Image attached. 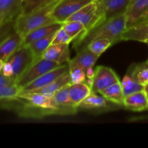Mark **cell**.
I'll list each match as a JSON object with an SVG mask.
<instances>
[{
  "label": "cell",
  "instance_id": "cell-1",
  "mask_svg": "<svg viewBox=\"0 0 148 148\" xmlns=\"http://www.w3.org/2000/svg\"><path fill=\"white\" fill-rule=\"evenodd\" d=\"M60 0H54L43 8L27 14H20L14 20V30L22 38L30 32L46 25L55 23L52 13Z\"/></svg>",
  "mask_w": 148,
  "mask_h": 148
},
{
  "label": "cell",
  "instance_id": "cell-2",
  "mask_svg": "<svg viewBox=\"0 0 148 148\" xmlns=\"http://www.w3.org/2000/svg\"><path fill=\"white\" fill-rule=\"evenodd\" d=\"M127 29L126 17L124 14L107 20L90 30L79 43L78 48H85L92 40L98 38H108L116 43L121 40V36Z\"/></svg>",
  "mask_w": 148,
  "mask_h": 148
},
{
  "label": "cell",
  "instance_id": "cell-3",
  "mask_svg": "<svg viewBox=\"0 0 148 148\" xmlns=\"http://www.w3.org/2000/svg\"><path fill=\"white\" fill-rule=\"evenodd\" d=\"M130 0H95L96 12L91 30L104 21L124 14Z\"/></svg>",
  "mask_w": 148,
  "mask_h": 148
},
{
  "label": "cell",
  "instance_id": "cell-4",
  "mask_svg": "<svg viewBox=\"0 0 148 148\" xmlns=\"http://www.w3.org/2000/svg\"><path fill=\"white\" fill-rule=\"evenodd\" d=\"M57 62H51L42 58L40 60L35 62L16 81V84L20 88H24L29 83L33 82L38 77L43 75V74L61 66Z\"/></svg>",
  "mask_w": 148,
  "mask_h": 148
},
{
  "label": "cell",
  "instance_id": "cell-5",
  "mask_svg": "<svg viewBox=\"0 0 148 148\" xmlns=\"http://www.w3.org/2000/svg\"><path fill=\"white\" fill-rule=\"evenodd\" d=\"M7 61L12 66V78L17 81V79L34 63V57L29 46H21Z\"/></svg>",
  "mask_w": 148,
  "mask_h": 148
},
{
  "label": "cell",
  "instance_id": "cell-6",
  "mask_svg": "<svg viewBox=\"0 0 148 148\" xmlns=\"http://www.w3.org/2000/svg\"><path fill=\"white\" fill-rule=\"evenodd\" d=\"M95 0H60L52 13L55 22L64 23L72 14Z\"/></svg>",
  "mask_w": 148,
  "mask_h": 148
},
{
  "label": "cell",
  "instance_id": "cell-7",
  "mask_svg": "<svg viewBox=\"0 0 148 148\" xmlns=\"http://www.w3.org/2000/svg\"><path fill=\"white\" fill-rule=\"evenodd\" d=\"M124 15L127 29L148 20V0H130Z\"/></svg>",
  "mask_w": 148,
  "mask_h": 148
},
{
  "label": "cell",
  "instance_id": "cell-8",
  "mask_svg": "<svg viewBox=\"0 0 148 148\" xmlns=\"http://www.w3.org/2000/svg\"><path fill=\"white\" fill-rule=\"evenodd\" d=\"M93 84L91 88L92 92L100 93L106 88L120 82L118 76L112 69L107 66H98L95 70Z\"/></svg>",
  "mask_w": 148,
  "mask_h": 148
},
{
  "label": "cell",
  "instance_id": "cell-9",
  "mask_svg": "<svg viewBox=\"0 0 148 148\" xmlns=\"http://www.w3.org/2000/svg\"><path fill=\"white\" fill-rule=\"evenodd\" d=\"M17 99L24 100L30 106L41 108L49 112H57L59 107L52 97H48L38 92H19Z\"/></svg>",
  "mask_w": 148,
  "mask_h": 148
},
{
  "label": "cell",
  "instance_id": "cell-10",
  "mask_svg": "<svg viewBox=\"0 0 148 148\" xmlns=\"http://www.w3.org/2000/svg\"><path fill=\"white\" fill-rule=\"evenodd\" d=\"M67 70H69L68 64H64L61 65V66L43 74V75L40 76L37 79L33 80V82L22 88L20 90L23 92H30V91L40 89L43 87L47 86Z\"/></svg>",
  "mask_w": 148,
  "mask_h": 148
},
{
  "label": "cell",
  "instance_id": "cell-11",
  "mask_svg": "<svg viewBox=\"0 0 148 148\" xmlns=\"http://www.w3.org/2000/svg\"><path fill=\"white\" fill-rule=\"evenodd\" d=\"M98 58L99 56L91 52L87 47L82 48L79 50L77 56L68 62L69 69L79 68L86 72L88 68L93 67Z\"/></svg>",
  "mask_w": 148,
  "mask_h": 148
},
{
  "label": "cell",
  "instance_id": "cell-12",
  "mask_svg": "<svg viewBox=\"0 0 148 148\" xmlns=\"http://www.w3.org/2000/svg\"><path fill=\"white\" fill-rule=\"evenodd\" d=\"M23 0H0V24L15 20L21 14Z\"/></svg>",
  "mask_w": 148,
  "mask_h": 148
},
{
  "label": "cell",
  "instance_id": "cell-13",
  "mask_svg": "<svg viewBox=\"0 0 148 148\" xmlns=\"http://www.w3.org/2000/svg\"><path fill=\"white\" fill-rule=\"evenodd\" d=\"M42 58L57 62L60 64L68 63L70 60L69 44H51L44 52Z\"/></svg>",
  "mask_w": 148,
  "mask_h": 148
},
{
  "label": "cell",
  "instance_id": "cell-14",
  "mask_svg": "<svg viewBox=\"0 0 148 148\" xmlns=\"http://www.w3.org/2000/svg\"><path fill=\"white\" fill-rule=\"evenodd\" d=\"M96 12V3L95 1L87 4L77 12L72 14L66 21H77L85 25L88 32L91 30L92 22Z\"/></svg>",
  "mask_w": 148,
  "mask_h": 148
},
{
  "label": "cell",
  "instance_id": "cell-15",
  "mask_svg": "<svg viewBox=\"0 0 148 148\" xmlns=\"http://www.w3.org/2000/svg\"><path fill=\"white\" fill-rule=\"evenodd\" d=\"M23 44V38L14 30L0 43V59L6 62Z\"/></svg>",
  "mask_w": 148,
  "mask_h": 148
},
{
  "label": "cell",
  "instance_id": "cell-16",
  "mask_svg": "<svg viewBox=\"0 0 148 148\" xmlns=\"http://www.w3.org/2000/svg\"><path fill=\"white\" fill-rule=\"evenodd\" d=\"M62 27V23H55L46 25L35 29L33 31L30 32L23 38L22 46H29L31 43L38 40V39L49 36L52 33H55L59 29Z\"/></svg>",
  "mask_w": 148,
  "mask_h": 148
},
{
  "label": "cell",
  "instance_id": "cell-17",
  "mask_svg": "<svg viewBox=\"0 0 148 148\" xmlns=\"http://www.w3.org/2000/svg\"><path fill=\"white\" fill-rule=\"evenodd\" d=\"M148 40V20L126 29L121 40H135L143 42Z\"/></svg>",
  "mask_w": 148,
  "mask_h": 148
},
{
  "label": "cell",
  "instance_id": "cell-18",
  "mask_svg": "<svg viewBox=\"0 0 148 148\" xmlns=\"http://www.w3.org/2000/svg\"><path fill=\"white\" fill-rule=\"evenodd\" d=\"M124 106L126 108L133 111H143L147 109L148 100L146 91L144 90L125 96Z\"/></svg>",
  "mask_w": 148,
  "mask_h": 148
},
{
  "label": "cell",
  "instance_id": "cell-19",
  "mask_svg": "<svg viewBox=\"0 0 148 148\" xmlns=\"http://www.w3.org/2000/svg\"><path fill=\"white\" fill-rule=\"evenodd\" d=\"M69 84H72L71 82V77H70V73H69V70H67L66 72L62 74L61 76L56 79H55L53 82L49 84L47 86H45L43 88H40V89L30 91V92H23L20 90V92H38V93L43 94V95H46L48 97H52L53 94L60 90L61 88H63L64 86Z\"/></svg>",
  "mask_w": 148,
  "mask_h": 148
},
{
  "label": "cell",
  "instance_id": "cell-20",
  "mask_svg": "<svg viewBox=\"0 0 148 148\" xmlns=\"http://www.w3.org/2000/svg\"><path fill=\"white\" fill-rule=\"evenodd\" d=\"M62 27L66 30V33L70 36L72 40H75L74 47H78L79 43L82 41L86 35L88 30L82 23L77 21H66L62 23Z\"/></svg>",
  "mask_w": 148,
  "mask_h": 148
},
{
  "label": "cell",
  "instance_id": "cell-21",
  "mask_svg": "<svg viewBox=\"0 0 148 148\" xmlns=\"http://www.w3.org/2000/svg\"><path fill=\"white\" fill-rule=\"evenodd\" d=\"M92 92L90 87L85 82L77 84H71L69 88V96L74 106L78 108L79 104Z\"/></svg>",
  "mask_w": 148,
  "mask_h": 148
},
{
  "label": "cell",
  "instance_id": "cell-22",
  "mask_svg": "<svg viewBox=\"0 0 148 148\" xmlns=\"http://www.w3.org/2000/svg\"><path fill=\"white\" fill-rule=\"evenodd\" d=\"M70 85L71 84H69V85L64 86L60 90L56 91L52 96L54 102L56 103L57 106L59 107V110L62 108L64 111L66 109L69 111L70 110L72 111H75V109L77 108V107L74 106L72 105L70 96H69Z\"/></svg>",
  "mask_w": 148,
  "mask_h": 148
},
{
  "label": "cell",
  "instance_id": "cell-23",
  "mask_svg": "<svg viewBox=\"0 0 148 148\" xmlns=\"http://www.w3.org/2000/svg\"><path fill=\"white\" fill-rule=\"evenodd\" d=\"M99 94L102 95L108 101L119 105H124V95L121 87V81L111 85L101 91Z\"/></svg>",
  "mask_w": 148,
  "mask_h": 148
},
{
  "label": "cell",
  "instance_id": "cell-24",
  "mask_svg": "<svg viewBox=\"0 0 148 148\" xmlns=\"http://www.w3.org/2000/svg\"><path fill=\"white\" fill-rule=\"evenodd\" d=\"M54 34L55 33H52L49 36L38 39V40L30 43L29 46H29L30 49L31 50L32 53H33V57H34V62L42 59L44 52L49 48V46L51 44Z\"/></svg>",
  "mask_w": 148,
  "mask_h": 148
},
{
  "label": "cell",
  "instance_id": "cell-25",
  "mask_svg": "<svg viewBox=\"0 0 148 148\" xmlns=\"http://www.w3.org/2000/svg\"><path fill=\"white\" fill-rule=\"evenodd\" d=\"M108 100L102 95H98L97 92H91V93L79 104V107L84 108H101L107 106Z\"/></svg>",
  "mask_w": 148,
  "mask_h": 148
},
{
  "label": "cell",
  "instance_id": "cell-26",
  "mask_svg": "<svg viewBox=\"0 0 148 148\" xmlns=\"http://www.w3.org/2000/svg\"><path fill=\"white\" fill-rule=\"evenodd\" d=\"M121 84L124 96L145 90V87L136 81L130 74H127L123 77Z\"/></svg>",
  "mask_w": 148,
  "mask_h": 148
},
{
  "label": "cell",
  "instance_id": "cell-27",
  "mask_svg": "<svg viewBox=\"0 0 148 148\" xmlns=\"http://www.w3.org/2000/svg\"><path fill=\"white\" fill-rule=\"evenodd\" d=\"M128 74L144 87L148 85V65L146 62L132 66L131 71Z\"/></svg>",
  "mask_w": 148,
  "mask_h": 148
},
{
  "label": "cell",
  "instance_id": "cell-28",
  "mask_svg": "<svg viewBox=\"0 0 148 148\" xmlns=\"http://www.w3.org/2000/svg\"><path fill=\"white\" fill-rule=\"evenodd\" d=\"M114 44L111 40L108 38H98L92 40L86 46L91 52L100 56L106 51L110 46Z\"/></svg>",
  "mask_w": 148,
  "mask_h": 148
},
{
  "label": "cell",
  "instance_id": "cell-29",
  "mask_svg": "<svg viewBox=\"0 0 148 148\" xmlns=\"http://www.w3.org/2000/svg\"><path fill=\"white\" fill-rule=\"evenodd\" d=\"M53 1L54 0H23L21 14H27L43 8Z\"/></svg>",
  "mask_w": 148,
  "mask_h": 148
},
{
  "label": "cell",
  "instance_id": "cell-30",
  "mask_svg": "<svg viewBox=\"0 0 148 148\" xmlns=\"http://www.w3.org/2000/svg\"><path fill=\"white\" fill-rule=\"evenodd\" d=\"M21 88L17 85H7L0 86V101L1 100H16Z\"/></svg>",
  "mask_w": 148,
  "mask_h": 148
},
{
  "label": "cell",
  "instance_id": "cell-31",
  "mask_svg": "<svg viewBox=\"0 0 148 148\" xmlns=\"http://www.w3.org/2000/svg\"><path fill=\"white\" fill-rule=\"evenodd\" d=\"M72 38L69 34L66 32V30L61 27L55 33L53 36V40L51 44H69L72 41Z\"/></svg>",
  "mask_w": 148,
  "mask_h": 148
},
{
  "label": "cell",
  "instance_id": "cell-32",
  "mask_svg": "<svg viewBox=\"0 0 148 148\" xmlns=\"http://www.w3.org/2000/svg\"><path fill=\"white\" fill-rule=\"evenodd\" d=\"M14 20L0 24V43L14 31Z\"/></svg>",
  "mask_w": 148,
  "mask_h": 148
},
{
  "label": "cell",
  "instance_id": "cell-33",
  "mask_svg": "<svg viewBox=\"0 0 148 148\" xmlns=\"http://www.w3.org/2000/svg\"><path fill=\"white\" fill-rule=\"evenodd\" d=\"M69 70L70 73L72 84L81 83V82H83L86 79V73L82 69L76 68V69H69Z\"/></svg>",
  "mask_w": 148,
  "mask_h": 148
},
{
  "label": "cell",
  "instance_id": "cell-34",
  "mask_svg": "<svg viewBox=\"0 0 148 148\" xmlns=\"http://www.w3.org/2000/svg\"><path fill=\"white\" fill-rule=\"evenodd\" d=\"M1 72H2V73L4 74L5 76L12 78L13 68H12V66L11 64H10L8 61L4 62V64H3V67H2V69H1Z\"/></svg>",
  "mask_w": 148,
  "mask_h": 148
},
{
  "label": "cell",
  "instance_id": "cell-35",
  "mask_svg": "<svg viewBox=\"0 0 148 148\" xmlns=\"http://www.w3.org/2000/svg\"><path fill=\"white\" fill-rule=\"evenodd\" d=\"M16 84V81L13 78L5 76L1 72H0V86L1 85H14Z\"/></svg>",
  "mask_w": 148,
  "mask_h": 148
},
{
  "label": "cell",
  "instance_id": "cell-36",
  "mask_svg": "<svg viewBox=\"0 0 148 148\" xmlns=\"http://www.w3.org/2000/svg\"><path fill=\"white\" fill-rule=\"evenodd\" d=\"M85 73H86V77L92 78V79H93L95 75V72L93 70L92 67L88 68L86 70V72H85Z\"/></svg>",
  "mask_w": 148,
  "mask_h": 148
},
{
  "label": "cell",
  "instance_id": "cell-37",
  "mask_svg": "<svg viewBox=\"0 0 148 148\" xmlns=\"http://www.w3.org/2000/svg\"><path fill=\"white\" fill-rule=\"evenodd\" d=\"M84 82H85V83L86 84V85H88L89 87L92 88V84H93V79H92V78H88V77H86V79H85Z\"/></svg>",
  "mask_w": 148,
  "mask_h": 148
},
{
  "label": "cell",
  "instance_id": "cell-38",
  "mask_svg": "<svg viewBox=\"0 0 148 148\" xmlns=\"http://www.w3.org/2000/svg\"><path fill=\"white\" fill-rule=\"evenodd\" d=\"M3 64H4V62L0 59V72H1V69H2V67H3Z\"/></svg>",
  "mask_w": 148,
  "mask_h": 148
},
{
  "label": "cell",
  "instance_id": "cell-39",
  "mask_svg": "<svg viewBox=\"0 0 148 148\" xmlns=\"http://www.w3.org/2000/svg\"><path fill=\"white\" fill-rule=\"evenodd\" d=\"M145 90L146 92H148V85L145 87Z\"/></svg>",
  "mask_w": 148,
  "mask_h": 148
},
{
  "label": "cell",
  "instance_id": "cell-40",
  "mask_svg": "<svg viewBox=\"0 0 148 148\" xmlns=\"http://www.w3.org/2000/svg\"><path fill=\"white\" fill-rule=\"evenodd\" d=\"M145 43H147V44H148V40H146V41H145Z\"/></svg>",
  "mask_w": 148,
  "mask_h": 148
},
{
  "label": "cell",
  "instance_id": "cell-41",
  "mask_svg": "<svg viewBox=\"0 0 148 148\" xmlns=\"http://www.w3.org/2000/svg\"><path fill=\"white\" fill-rule=\"evenodd\" d=\"M147 92V100H148V92ZM147 109H148V106H147Z\"/></svg>",
  "mask_w": 148,
  "mask_h": 148
},
{
  "label": "cell",
  "instance_id": "cell-42",
  "mask_svg": "<svg viewBox=\"0 0 148 148\" xmlns=\"http://www.w3.org/2000/svg\"><path fill=\"white\" fill-rule=\"evenodd\" d=\"M146 64H147L148 65V59H147V61H146Z\"/></svg>",
  "mask_w": 148,
  "mask_h": 148
},
{
  "label": "cell",
  "instance_id": "cell-43",
  "mask_svg": "<svg viewBox=\"0 0 148 148\" xmlns=\"http://www.w3.org/2000/svg\"></svg>",
  "mask_w": 148,
  "mask_h": 148
}]
</instances>
